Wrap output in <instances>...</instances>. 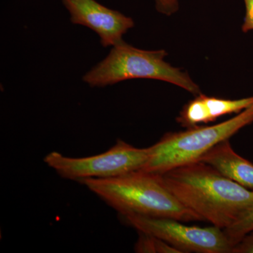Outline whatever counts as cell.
<instances>
[{"label": "cell", "mask_w": 253, "mask_h": 253, "mask_svg": "<svg viewBox=\"0 0 253 253\" xmlns=\"http://www.w3.org/2000/svg\"><path fill=\"white\" fill-rule=\"evenodd\" d=\"M159 175L184 207L223 230L253 206V191L201 161L173 168Z\"/></svg>", "instance_id": "1"}, {"label": "cell", "mask_w": 253, "mask_h": 253, "mask_svg": "<svg viewBox=\"0 0 253 253\" xmlns=\"http://www.w3.org/2000/svg\"><path fill=\"white\" fill-rule=\"evenodd\" d=\"M119 214H136L184 221H203L165 186L159 174L134 171L107 179L79 181Z\"/></svg>", "instance_id": "2"}, {"label": "cell", "mask_w": 253, "mask_h": 253, "mask_svg": "<svg viewBox=\"0 0 253 253\" xmlns=\"http://www.w3.org/2000/svg\"><path fill=\"white\" fill-rule=\"evenodd\" d=\"M163 49L143 50L124 41L112 46L109 55L83 77L91 87H104L131 79L158 80L171 83L189 91L201 94L199 86L187 73L165 61Z\"/></svg>", "instance_id": "3"}, {"label": "cell", "mask_w": 253, "mask_h": 253, "mask_svg": "<svg viewBox=\"0 0 253 253\" xmlns=\"http://www.w3.org/2000/svg\"><path fill=\"white\" fill-rule=\"evenodd\" d=\"M253 123V104L235 117L211 126H196L168 132L150 147L151 154L141 170L161 174L173 168L196 162L209 150Z\"/></svg>", "instance_id": "4"}, {"label": "cell", "mask_w": 253, "mask_h": 253, "mask_svg": "<svg viewBox=\"0 0 253 253\" xmlns=\"http://www.w3.org/2000/svg\"><path fill=\"white\" fill-rule=\"evenodd\" d=\"M150 147L140 149L126 141L117 142L106 152L83 158H72L52 151L44 163L61 177L78 181L86 179H107L141 170L150 158Z\"/></svg>", "instance_id": "5"}, {"label": "cell", "mask_w": 253, "mask_h": 253, "mask_svg": "<svg viewBox=\"0 0 253 253\" xmlns=\"http://www.w3.org/2000/svg\"><path fill=\"white\" fill-rule=\"evenodd\" d=\"M121 221L137 231L163 240L183 253H231L232 245L223 229L215 226H188L172 218L136 214H119Z\"/></svg>", "instance_id": "6"}, {"label": "cell", "mask_w": 253, "mask_h": 253, "mask_svg": "<svg viewBox=\"0 0 253 253\" xmlns=\"http://www.w3.org/2000/svg\"><path fill=\"white\" fill-rule=\"evenodd\" d=\"M61 1L71 15V22L94 31L104 47L121 42L123 35L134 26L132 18L103 6L96 0Z\"/></svg>", "instance_id": "7"}, {"label": "cell", "mask_w": 253, "mask_h": 253, "mask_svg": "<svg viewBox=\"0 0 253 253\" xmlns=\"http://www.w3.org/2000/svg\"><path fill=\"white\" fill-rule=\"evenodd\" d=\"M253 104V96L240 99H225L208 96L202 93L196 95L183 107L176 122L186 128L214 122L223 116L239 113Z\"/></svg>", "instance_id": "8"}, {"label": "cell", "mask_w": 253, "mask_h": 253, "mask_svg": "<svg viewBox=\"0 0 253 253\" xmlns=\"http://www.w3.org/2000/svg\"><path fill=\"white\" fill-rule=\"evenodd\" d=\"M198 161L210 165L223 175L253 191V164L234 151L229 139L216 145Z\"/></svg>", "instance_id": "9"}, {"label": "cell", "mask_w": 253, "mask_h": 253, "mask_svg": "<svg viewBox=\"0 0 253 253\" xmlns=\"http://www.w3.org/2000/svg\"><path fill=\"white\" fill-rule=\"evenodd\" d=\"M139 233V237L134 246V251L138 253H181L170 244L159 239L157 236Z\"/></svg>", "instance_id": "10"}, {"label": "cell", "mask_w": 253, "mask_h": 253, "mask_svg": "<svg viewBox=\"0 0 253 253\" xmlns=\"http://www.w3.org/2000/svg\"><path fill=\"white\" fill-rule=\"evenodd\" d=\"M233 247L246 234L253 231V206L246 210L235 222L224 229Z\"/></svg>", "instance_id": "11"}, {"label": "cell", "mask_w": 253, "mask_h": 253, "mask_svg": "<svg viewBox=\"0 0 253 253\" xmlns=\"http://www.w3.org/2000/svg\"><path fill=\"white\" fill-rule=\"evenodd\" d=\"M158 12L171 16L179 10V0H155Z\"/></svg>", "instance_id": "12"}, {"label": "cell", "mask_w": 253, "mask_h": 253, "mask_svg": "<svg viewBox=\"0 0 253 253\" xmlns=\"http://www.w3.org/2000/svg\"><path fill=\"white\" fill-rule=\"evenodd\" d=\"M231 253H253V231L246 234L234 246Z\"/></svg>", "instance_id": "13"}, {"label": "cell", "mask_w": 253, "mask_h": 253, "mask_svg": "<svg viewBox=\"0 0 253 253\" xmlns=\"http://www.w3.org/2000/svg\"><path fill=\"white\" fill-rule=\"evenodd\" d=\"M244 1L246 14L241 29L244 33H248L253 31V0H244Z\"/></svg>", "instance_id": "14"}]
</instances>
